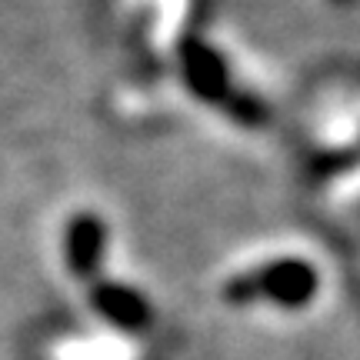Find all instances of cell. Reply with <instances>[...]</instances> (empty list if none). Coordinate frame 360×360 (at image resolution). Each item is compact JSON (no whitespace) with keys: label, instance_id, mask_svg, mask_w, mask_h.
<instances>
[{"label":"cell","instance_id":"obj_1","mask_svg":"<svg viewBox=\"0 0 360 360\" xmlns=\"http://www.w3.org/2000/svg\"><path fill=\"white\" fill-rule=\"evenodd\" d=\"M101 244H103V231L97 220L94 217L74 220V227H70V264H74L77 274H87L94 267V260L101 254Z\"/></svg>","mask_w":360,"mask_h":360},{"label":"cell","instance_id":"obj_2","mask_svg":"<svg viewBox=\"0 0 360 360\" xmlns=\"http://www.w3.org/2000/svg\"><path fill=\"white\" fill-rule=\"evenodd\" d=\"M97 307L103 314H110L114 321L127 323V327H137V323L147 321V307H143L137 297L130 294V290H117V287H107L97 294Z\"/></svg>","mask_w":360,"mask_h":360},{"label":"cell","instance_id":"obj_3","mask_svg":"<svg viewBox=\"0 0 360 360\" xmlns=\"http://www.w3.org/2000/svg\"><path fill=\"white\" fill-rule=\"evenodd\" d=\"M191 74H193V87L200 90V94H207V97L220 94V67L210 53H204V51L191 53Z\"/></svg>","mask_w":360,"mask_h":360}]
</instances>
